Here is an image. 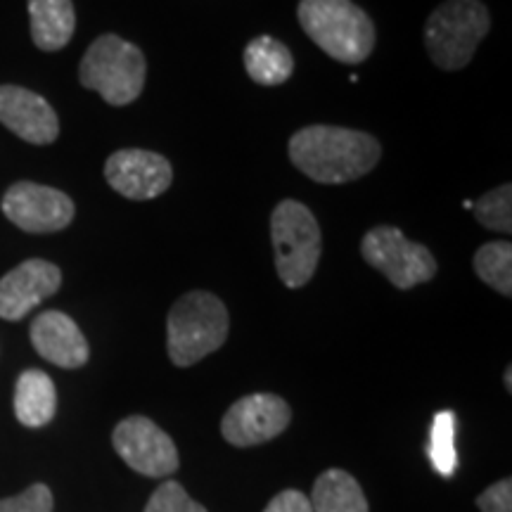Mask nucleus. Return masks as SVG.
Listing matches in <instances>:
<instances>
[{
	"label": "nucleus",
	"instance_id": "nucleus-1",
	"mask_svg": "<svg viewBox=\"0 0 512 512\" xmlns=\"http://www.w3.org/2000/svg\"><path fill=\"white\" fill-rule=\"evenodd\" d=\"M382 157L380 140L342 126H306L290 138L292 164L311 181L351 183L370 174Z\"/></svg>",
	"mask_w": 512,
	"mask_h": 512
},
{
	"label": "nucleus",
	"instance_id": "nucleus-2",
	"mask_svg": "<svg viewBox=\"0 0 512 512\" xmlns=\"http://www.w3.org/2000/svg\"><path fill=\"white\" fill-rule=\"evenodd\" d=\"M297 17L306 36L332 60L361 64L373 53V19L351 0H302Z\"/></svg>",
	"mask_w": 512,
	"mask_h": 512
},
{
	"label": "nucleus",
	"instance_id": "nucleus-3",
	"mask_svg": "<svg viewBox=\"0 0 512 512\" xmlns=\"http://www.w3.org/2000/svg\"><path fill=\"white\" fill-rule=\"evenodd\" d=\"M230 318L226 304L211 292H188L174 304L166 320V347L178 368L200 363L223 347Z\"/></svg>",
	"mask_w": 512,
	"mask_h": 512
},
{
	"label": "nucleus",
	"instance_id": "nucleus-4",
	"mask_svg": "<svg viewBox=\"0 0 512 512\" xmlns=\"http://www.w3.org/2000/svg\"><path fill=\"white\" fill-rule=\"evenodd\" d=\"M145 76L147 64L143 50L114 34L95 38L79 67L81 86L100 93V98L114 107L138 100Z\"/></svg>",
	"mask_w": 512,
	"mask_h": 512
},
{
	"label": "nucleus",
	"instance_id": "nucleus-5",
	"mask_svg": "<svg viewBox=\"0 0 512 512\" xmlns=\"http://www.w3.org/2000/svg\"><path fill=\"white\" fill-rule=\"evenodd\" d=\"M491 17L479 0H446L425 24V48L432 62L446 72L470 64L477 46L489 34Z\"/></svg>",
	"mask_w": 512,
	"mask_h": 512
},
{
	"label": "nucleus",
	"instance_id": "nucleus-6",
	"mask_svg": "<svg viewBox=\"0 0 512 512\" xmlns=\"http://www.w3.org/2000/svg\"><path fill=\"white\" fill-rule=\"evenodd\" d=\"M275 271L292 290L313 278L320 259V228L306 204L283 200L271 214Z\"/></svg>",
	"mask_w": 512,
	"mask_h": 512
},
{
	"label": "nucleus",
	"instance_id": "nucleus-7",
	"mask_svg": "<svg viewBox=\"0 0 512 512\" xmlns=\"http://www.w3.org/2000/svg\"><path fill=\"white\" fill-rule=\"evenodd\" d=\"M361 254L399 290L430 283L437 275V259L430 249L408 240L394 226H377L366 233L361 242Z\"/></svg>",
	"mask_w": 512,
	"mask_h": 512
},
{
	"label": "nucleus",
	"instance_id": "nucleus-8",
	"mask_svg": "<svg viewBox=\"0 0 512 512\" xmlns=\"http://www.w3.org/2000/svg\"><path fill=\"white\" fill-rule=\"evenodd\" d=\"M119 458L145 477H166L176 472L178 451L174 439L145 415L121 420L112 434Z\"/></svg>",
	"mask_w": 512,
	"mask_h": 512
},
{
	"label": "nucleus",
	"instance_id": "nucleus-9",
	"mask_svg": "<svg viewBox=\"0 0 512 512\" xmlns=\"http://www.w3.org/2000/svg\"><path fill=\"white\" fill-rule=\"evenodd\" d=\"M3 214L24 233H57L74 219V202L62 190L19 181L5 192Z\"/></svg>",
	"mask_w": 512,
	"mask_h": 512
},
{
	"label": "nucleus",
	"instance_id": "nucleus-10",
	"mask_svg": "<svg viewBox=\"0 0 512 512\" xmlns=\"http://www.w3.org/2000/svg\"><path fill=\"white\" fill-rule=\"evenodd\" d=\"M292 420V411L285 399L275 394H249L242 396L223 415V439L233 446L266 444L283 434Z\"/></svg>",
	"mask_w": 512,
	"mask_h": 512
},
{
	"label": "nucleus",
	"instance_id": "nucleus-11",
	"mask_svg": "<svg viewBox=\"0 0 512 512\" xmlns=\"http://www.w3.org/2000/svg\"><path fill=\"white\" fill-rule=\"evenodd\" d=\"M105 178L126 200H155L171 188L174 169L169 159L147 150H119L105 162Z\"/></svg>",
	"mask_w": 512,
	"mask_h": 512
},
{
	"label": "nucleus",
	"instance_id": "nucleus-12",
	"mask_svg": "<svg viewBox=\"0 0 512 512\" xmlns=\"http://www.w3.org/2000/svg\"><path fill=\"white\" fill-rule=\"evenodd\" d=\"M62 285V271L43 259H29L0 278V318L22 320Z\"/></svg>",
	"mask_w": 512,
	"mask_h": 512
},
{
	"label": "nucleus",
	"instance_id": "nucleus-13",
	"mask_svg": "<svg viewBox=\"0 0 512 512\" xmlns=\"http://www.w3.org/2000/svg\"><path fill=\"white\" fill-rule=\"evenodd\" d=\"M0 121L31 145H50L60 136V119L50 102L22 86H0Z\"/></svg>",
	"mask_w": 512,
	"mask_h": 512
},
{
	"label": "nucleus",
	"instance_id": "nucleus-14",
	"mask_svg": "<svg viewBox=\"0 0 512 512\" xmlns=\"http://www.w3.org/2000/svg\"><path fill=\"white\" fill-rule=\"evenodd\" d=\"M31 344L46 361L60 368H81L91 356L79 325L62 311H46L31 323Z\"/></svg>",
	"mask_w": 512,
	"mask_h": 512
},
{
	"label": "nucleus",
	"instance_id": "nucleus-15",
	"mask_svg": "<svg viewBox=\"0 0 512 512\" xmlns=\"http://www.w3.org/2000/svg\"><path fill=\"white\" fill-rule=\"evenodd\" d=\"M31 38L38 50L55 53L72 41L76 12L72 0H27Z\"/></svg>",
	"mask_w": 512,
	"mask_h": 512
},
{
	"label": "nucleus",
	"instance_id": "nucleus-16",
	"mask_svg": "<svg viewBox=\"0 0 512 512\" xmlns=\"http://www.w3.org/2000/svg\"><path fill=\"white\" fill-rule=\"evenodd\" d=\"M55 384L43 370H24L15 387V415L24 427H43L55 418Z\"/></svg>",
	"mask_w": 512,
	"mask_h": 512
},
{
	"label": "nucleus",
	"instance_id": "nucleus-17",
	"mask_svg": "<svg viewBox=\"0 0 512 512\" xmlns=\"http://www.w3.org/2000/svg\"><path fill=\"white\" fill-rule=\"evenodd\" d=\"M245 69L259 86H280L294 72V57L278 38L256 36L245 48Z\"/></svg>",
	"mask_w": 512,
	"mask_h": 512
},
{
	"label": "nucleus",
	"instance_id": "nucleus-18",
	"mask_svg": "<svg viewBox=\"0 0 512 512\" xmlns=\"http://www.w3.org/2000/svg\"><path fill=\"white\" fill-rule=\"evenodd\" d=\"M309 501L313 512H368L361 484L344 470L323 472L313 484Z\"/></svg>",
	"mask_w": 512,
	"mask_h": 512
},
{
	"label": "nucleus",
	"instance_id": "nucleus-19",
	"mask_svg": "<svg viewBox=\"0 0 512 512\" xmlns=\"http://www.w3.org/2000/svg\"><path fill=\"white\" fill-rule=\"evenodd\" d=\"M475 271L479 280L496 292L512 294V245L510 242H489L475 254Z\"/></svg>",
	"mask_w": 512,
	"mask_h": 512
},
{
	"label": "nucleus",
	"instance_id": "nucleus-20",
	"mask_svg": "<svg viewBox=\"0 0 512 512\" xmlns=\"http://www.w3.org/2000/svg\"><path fill=\"white\" fill-rule=\"evenodd\" d=\"M430 453L432 465L437 467L441 477H453L458 467V451H456V415L451 411L437 413L432 422L430 434Z\"/></svg>",
	"mask_w": 512,
	"mask_h": 512
},
{
	"label": "nucleus",
	"instance_id": "nucleus-21",
	"mask_svg": "<svg viewBox=\"0 0 512 512\" xmlns=\"http://www.w3.org/2000/svg\"><path fill=\"white\" fill-rule=\"evenodd\" d=\"M479 226L510 235L512 230V185L503 183L472 204Z\"/></svg>",
	"mask_w": 512,
	"mask_h": 512
},
{
	"label": "nucleus",
	"instance_id": "nucleus-22",
	"mask_svg": "<svg viewBox=\"0 0 512 512\" xmlns=\"http://www.w3.org/2000/svg\"><path fill=\"white\" fill-rule=\"evenodd\" d=\"M145 512H207L204 505L195 503L178 482H164L152 494Z\"/></svg>",
	"mask_w": 512,
	"mask_h": 512
},
{
	"label": "nucleus",
	"instance_id": "nucleus-23",
	"mask_svg": "<svg viewBox=\"0 0 512 512\" xmlns=\"http://www.w3.org/2000/svg\"><path fill=\"white\" fill-rule=\"evenodd\" d=\"M0 512H53V494L46 484H34L19 496L0 501Z\"/></svg>",
	"mask_w": 512,
	"mask_h": 512
},
{
	"label": "nucleus",
	"instance_id": "nucleus-24",
	"mask_svg": "<svg viewBox=\"0 0 512 512\" xmlns=\"http://www.w3.org/2000/svg\"><path fill=\"white\" fill-rule=\"evenodd\" d=\"M477 505L482 512H512V482L503 479L484 491L477 498Z\"/></svg>",
	"mask_w": 512,
	"mask_h": 512
},
{
	"label": "nucleus",
	"instance_id": "nucleus-25",
	"mask_svg": "<svg viewBox=\"0 0 512 512\" xmlns=\"http://www.w3.org/2000/svg\"><path fill=\"white\" fill-rule=\"evenodd\" d=\"M264 512H313L309 496L297 489H287L266 505Z\"/></svg>",
	"mask_w": 512,
	"mask_h": 512
},
{
	"label": "nucleus",
	"instance_id": "nucleus-26",
	"mask_svg": "<svg viewBox=\"0 0 512 512\" xmlns=\"http://www.w3.org/2000/svg\"><path fill=\"white\" fill-rule=\"evenodd\" d=\"M505 387H508V392L512 389V370L510 368L505 370Z\"/></svg>",
	"mask_w": 512,
	"mask_h": 512
}]
</instances>
